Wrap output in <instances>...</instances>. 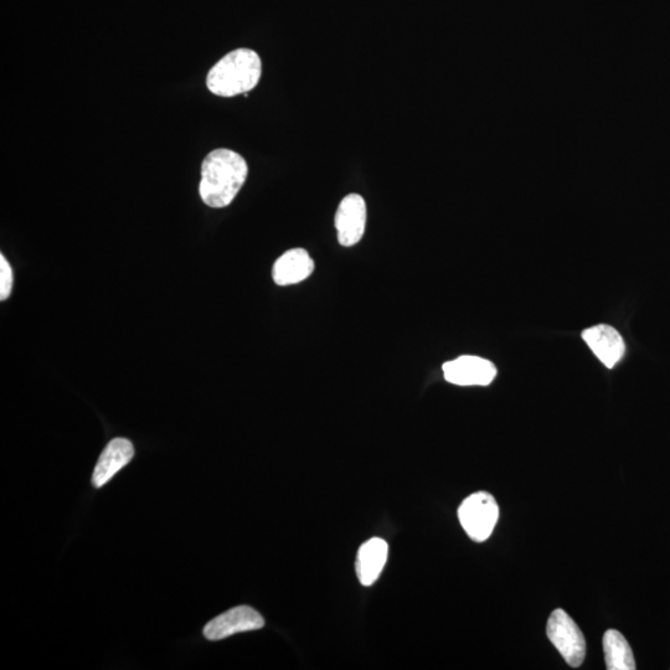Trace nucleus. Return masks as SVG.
<instances>
[{
	"instance_id": "nucleus-2",
	"label": "nucleus",
	"mask_w": 670,
	"mask_h": 670,
	"mask_svg": "<svg viewBox=\"0 0 670 670\" xmlns=\"http://www.w3.org/2000/svg\"><path fill=\"white\" fill-rule=\"evenodd\" d=\"M262 61L256 51L240 48L230 51L208 72L206 87L219 97L249 94L261 80Z\"/></svg>"
},
{
	"instance_id": "nucleus-3",
	"label": "nucleus",
	"mask_w": 670,
	"mask_h": 670,
	"mask_svg": "<svg viewBox=\"0 0 670 670\" xmlns=\"http://www.w3.org/2000/svg\"><path fill=\"white\" fill-rule=\"evenodd\" d=\"M458 518L469 538L483 543L492 535L499 518V507L492 494L478 492L463 501Z\"/></svg>"
},
{
	"instance_id": "nucleus-8",
	"label": "nucleus",
	"mask_w": 670,
	"mask_h": 670,
	"mask_svg": "<svg viewBox=\"0 0 670 670\" xmlns=\"http://www.w3.org/2000/svg\"><path fill=\"white\" fill-rule=\"evenodd\" d=\"M582 339L606 368H615L626 352L625 340L615 328L599 324L582 332Z\"/></svg>"
},
{
	"instance_id": "nucleus-7",
	"label": "nucleus",
	"mask_w": 670,
	"mask_h": 670,
	"mask_svg": "<svg viewBox=\"0 0 670 670\" xmlns=\"http://www.w3.org/2000/svg\"><path fill=\"white\" fill-rule=\"evenodd\" d=\"M442 369L448 383L458 386H487L497 376L496 365L473 355H463L447 362Z\"/></svg>"
},
{
	"instance_id": "nucleus-12",
	"label": "nucleus",
	"mask_w": 670,
	"mask_h": 670,
	"mask_svg": "<svg viewBox=\"0 0 670 670\" xmlns=\"http://www.w3.org/2000/svg\"><path fill=\"white\" fill-rule=\"evenodd\" d=\"M603 653H605L608 670H635V656L625 636L616 630H608L603 636Z\"/></svg>"
},
{
	"instance_id": "nucleus-10",
	"label": "nucleus",
	"mask_w": 670,
	"mask_h": 670,
	"mask_svg": "<svg viewBox=\"0 0 670 670\" xmlns=\"http://www.w3.org/2000/svg\"><path fill=\"white\" fill-rule=\"evenodd\" d=\"M314 271V261L304 249H292L283 254L273 265V281L278 286L297 285L307 280Z\"/></svg>"
},
{
	"instance_id": "nucleus-4",
	"label": "nucleus",
	"mask_w": 670,
	"mask_h": 670,
	"mask_svg": "<svg viewBox=\"0 0 670 670\" xmlns=\"http://www.w3.org/2000/svg\"><path fill=\"white\" fill-rule=\"evenodd\" d=\"M546 635L570 667H580L585 661V636L575 621L561 608L551 613Z\"/></svg>"
},
{
	"instance_id": "nucleus-1",
	"label": "nucleus",
	"mask_w": 670,
	"mask_h": 670,
	"mask_svg": "<svg viewBox=\"0 0 670 670\" xmlns=\"http://www.w3.org/2000/svg\"><path fill=\"white\" fill-rule=\"evenodd\" d=\"M249 174L241 154L228 148L211 151L201 163L199 194L210 208H226L239 194Z\"/></svg>"
},
{
	"instance_id": "nucleus-13",
	"label": "nucleus",
	"mask_w": 670,
	"mask_h": 670,
	"mask_svg": "<svg viewBox=\"0 0 670 670\" xmlns=\"http://www.w3.org/2000/svg\"><path fill=\"white\" fill-rule=\"evenodd\" d=\"M13 282L12 266L9 265V262L2 254L0 255V300H8L13 290Z\"/></svg>"
},
{
	"instance_id": "nucleus-6",
	"label": "nucleus",
	"mask_w": 670,
	"mask_h": 670,
	"mask_svg": "<svg viewBox=\"0 0 670 670\" xmlns=\"http://www.w3.org/2000/svg\"><path fill=\"white\" fill-rule=\"evenodd\" d=\"M264 626V617L259 612L249 606H239L210 621L204 628V636L209 641H220L237 633L261 630Z\"/></svg>"
},
{
	"instance_id": "nucleus-11",
	"label": "nucleus",
	"mask_w": 670,
	"mask_h": 670,
	"mask_svg": "<svg viewBox=\"0 0 670 670\" xmlns=\"http://www.w3.org/2000/svg\"><path fill=\"white\" fill-rule=\"evenodd\" d=\"M389 546L380 538H373L360 546L357 559V575L360 584L371 586L379 579L388 560Z\"/></svg>"
},
{
	"instance_id": "nucleus-9",
	"label": "nucleus",
	"mask_w": 670,
	"mask_h": 670,
	"mask_svg": "<svg viewBox=\"0 0 670 670\" xmlns=\"http://www.w3.org/2000/svg\"><path fill=\"white\" fill-rule=\"evenodd\" d=\"M134 447L127 438H115L101 453L99 462L95 467L92 483L96 488H101L115 477L118 471L126 467L132 461Z\"/></svg>"
},
{
	"instance_id": "nucleus-5",
	"label": "nucleus",
	"mask_w": 670,
	"mask_h": 670,
	"mask_svg": "<svg viewBox=\"0 0 670 670\" xmlns=\"http://www.w3.org/2000/svg\"><path fill=\"white\" fill-rule=\"evenodd\" d=\"M367 226V203L359 194H349L338 206L335 229L342 246L357 245L363 239Z\"/></svg>"
}]
</instances>
